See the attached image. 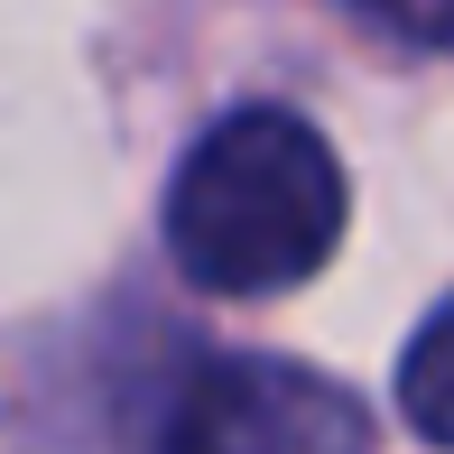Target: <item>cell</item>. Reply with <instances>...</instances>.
<instances>
[{
	"label": "cell",
	"instance_id": "cell-4",
	"mask_svg": "<svg viewBox=\"0 0 454 454\" xmlns=\"http://www.w3.org/2000/svg\"><path fill=\"white\" fill-rule=\"evenodd\" d=\"M353 10L399 47H454V0H353Z\"/></svg>",
	"mask_w": 454,
	"mask_h": 454
},
{
	"label": "cell",
	"instance_id": "cell-3",
	"mask_svg": "<svg viewBox=\"0 0 454 454\" xmlns=\"http://www.w3.org/2000/svg\"><path fill=\"white\" fill-rule=\"evenodd\" d=\"M399 408H408V427H418L427 445L454 454V306H436V316L418 325V343H408V362H399Z\"/></svg>",
	"mask_w": 454,
	"mask_h": 454
},
{
	"label": "cell",
	"instance_id": "cell-2",
	"mask_svg": "<svg viewBox=\"0 0 454 454\" xmlns=\"http://www.w3.org/2000/svg\"><path fill=\"white\" fill-rule=\"evenodd\" d=\"M158 454H371V418L325 371L223 353L185 371Z\"/></svg>",
	"mask_w": 454,
	"mask_h": 454
},
{
	"label": "cell",
	"instance_id": "cell-1",
	"mask_svg": "<svg viewBox=\"0 0 454 454\" xmlns=\"http://www.w3.org/2000/svg\"><path fill=\"white\" fill-rule=\"evenodd\" d=\"M343 241V158L287 102H241L168 176V251L214 297H278Z\"/></svg>",
	"mask_w": 454,
	"mask_h": 454
}]
</instances>
